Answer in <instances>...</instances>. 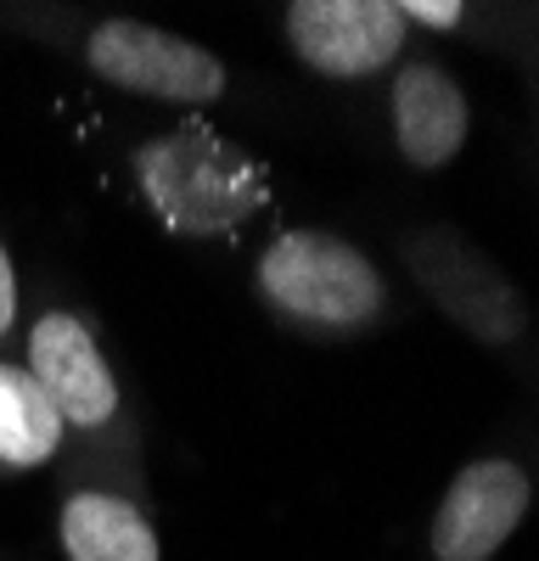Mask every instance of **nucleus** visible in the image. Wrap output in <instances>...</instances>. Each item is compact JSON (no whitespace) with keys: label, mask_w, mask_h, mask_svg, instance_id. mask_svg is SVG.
Returning <instances> with one entry per match:
<instances>
[{"label":"nucleus","mask_w":539,"mask_h":561,"mask_svg":"<svg viewBox=\"0 0 539 561\" xmlns=\"http://www.w3.org/2000/svg\"><path fill=\"white\" fill-rule=\"evenodd\" d=\"M135 185L174 237L197 242L237 237L270 203V169L248 147L192 118L135 147Z\"/></svg>","instance_id":"1"},{"label":"nucleus","mask_w":539,"mask_h":561,"mask_svg":"<svg viewBox=\"0 0 539 561\" xmlns=\"http://www.w3.org/2000/svg\"><path fill=\"white\" fill-rule=\"evenodd\" d=\"M259 293L309 332H359L382 314V270L332 230H282L259 253Z\"/></svg>","instance_id":"2"},{"label":"nucleus","mask_w":539,"mask_h":561,"mask_svg":"<svg viewBox=\"0 0 539 561\" xmlns=\"http://www.w3.org/2000/svg\"><path fill=\"white\" fill-rule=\"evenodd\" d=\"M84 62L113 90H129V96H147V102H174V107H208L231 84V73L208 45L141 18H102L84 34Z\"/></svg>","instance_id":"3"},{"label":"nucleus","mask_w":539,"mask_h":561,"mask_svg":"<svg viewBox=\"0 0 539 561\" xmlns=\"http://www.w3.org/2000/svg\"><path fill=\"white\" fill-rule=\"evenodd\" d=\"M293 57L321 79H371L404 51V18L393 0H293L282 12Z\"/></svg>","instance_id":"4"},{"label":"nucleus","mask_w":539,"mask_h":561,"mask_svg":"<svg viewBox=\"0 0 539 561\" xmlns=\"http://www.w3.org/2000/svg\"><path fill=\"white\" fill-rule=\"evenodd\" d=\"M23 370L39 382V393L51 399L62 427H73V433H102L124 404L118 377H113L96 332H90L73 309H45L34 320Z\"/></svg>","instance_id":"5"},{"label":"nucleus","mask_w":539,"mask_h":561,"mask_svg":"<svg viewBox=\"0 0 539 561\" xmlns=\"http://www.w3.org/2000/svg\"><path fill=\"white\" fill-rule=\"evenodd\" d=\"M534 478L506 455H483L449 478L433 511V561H489L523 528Z\"/></svg>","instance_id":"6"},{"label":"nucleus","mask_w":539,"mask_h":561,"mask_svg":"<svg viewBox=\"0 0 539 561\" xmlns=\"http://www.w3.org/2000/svg\"><path fill=\"white\" fill-rule=\"evenodd\" d=\"M467 129H472L467 90L444 62L416 57L393 73V140L411 169L456 163V152L467 147Z\"/></svg>","instance_id":"7"},{"label":"nucleus","mask_w":539,"mask_h":561,"mask_svg":"<svg viewBox=\"0 0 539 561\" xmlns=\"http://www.w3.org/2000/svg\"><path fill=\"white\" fill-rule=\"evenodd\" d=\"M416 275L427 280L433 304L461 320L472 337L483 343H512L523 332V298L512 293L506 275H494L483 259H472L467 248L456 242H422L416 253Z\"/></svg>","instance_id":"8"},{"label":"nucleus","mask_w":539,"mask_h":561,"mask_svg":"<svg viewBox=\"0 0 539 561\" xmlns=\"http://www.w3.org/2000/svg\"><path fill=\"white\" fill-rule=\"evenodd\" d=\"M57 539L68 561H163L147 511L107 489H73L62 500Z\"/></svg>","instance_id":"9"},{"label":"nucleus","mask_w":539,"mask_h":561,"mask_svg":"<svg viewBox=\"0 0 539 561\" xmlns=\"http://www.w3.org/2000/svg\"><path fill=\"white\" fill-rule=\"evenodd\" d=\"M62 415L23 365L0 359V472H39L62 449Z\"/></svg>","instance_id":"10"},{"label":"nucleus","mask_w":539,"mask_h":561,"mask_svg":"<svg viewBox=\"0 0 539 561\" xmlns=\"http://www.w3.org/2000/svg\"><path fill=\"white\" fill-rule=\"evenodd\" d=\"M399 7V18H404V28H433V34H449V28H461V18H467V7L461 0H393Z\"/></svg>","instance_id":"11"},{"label":"nucleus","mask_w":539,"mask_h":561,"mask_svg":"<svg viewBox=\"0 0 539 561\" xmlns=\"http://www.w3.org/2000/svg\"><path fill=\"white\" fill-rule=\"evenodd\" d=\"M18 325V264L7 253V242H0V337H7Z\"/></svg>","instance_id":"12"}]
</instances>
